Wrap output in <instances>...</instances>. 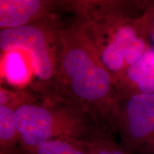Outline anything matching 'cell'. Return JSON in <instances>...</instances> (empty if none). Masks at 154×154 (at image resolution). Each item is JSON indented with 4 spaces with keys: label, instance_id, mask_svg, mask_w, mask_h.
Masks as SVG:
<instances>
[{
    "label": "cell",
    "instance_id": "obj_1",
    "mask_svg": "<svg viewBox=\"0 0 154 154\" xmlns=\"http://www.w3.org/2000/svg\"><path fill=\"white\" fill-rule=\"evenodd\" d=\"M47 94L74 102L85 109L102 130L109 134L115 131L112 77L79 17L61 28L57 74Z\"/></svg>",
    "mask_w": 154,
    "mask_h": 154
},
{
    "label": "cell",
    "instance_id": "obj_13",
    "mask_svg": "<svg viewBox=\"0 0 154 154\" xmlns=\"http://www.w3.org/2000/svg\"><path fill=\"white\" fill-rule=\"evenodd\" d=\"M143 17L151 42L154 44V1H150L143 13Z\"/></svg>",
    "mask_w": 154,
    "mask_h": 154
},
{
    "label": "cell",
    "instance_id": "obj_7",
    "mask_svg": "<svg viewBox=\"0 0 154 154\" xmlns=\"http://www.w3.org/2000/svg\"><path fill=\"white\" fill-rule=\"evenodd\" d=\"M116 96L154 94V48L126 71L115 87Z\"/></svg>",
    "mask_w": 154,
    "mask_h": 154
},
{
    "label": "cell",
    "instance_id": "obj_10",
    "mask_svg": "<svg viewBox=\"0 0 154 154\" xmlns=\"http://www.w3.org/2000/svg\"><path fill=\"white\" fill-rule=\"evenodd\" d=\"M14 154H91L89 142L85 140L57 139L30 150L19 148Z\"/></svg>",
    "mask_w": 154,
    "mask_h": 154
},
{
    "label": "cell",
    "instance_id": "obj_11",
    "mask_svg": "<svg viewBox=\"0 0 154 154\" xmlns=\"http://www.w3.org/2000/svg\"><path fill=\"white\" fill-rule=\"evenodd\" d=\"M88 142L91 154H134L112 139L109 134L97 135Z\"/></svg>",
    "mask_w": 154,
    "mask_h": 154
},
{
    "label": "cell",
    "instance_id": "obj_5",
    "mask_svg": "<svg viewBox=\"0 0 154 154\" xmlns=\"http://www.w3.org/2000/svg\"><path fill=\"white\" fill-rule=\"evenodd\" d=\"M112 117L121 145L134 154H154V94L116 96Z\"/></svg>",
    "mask_w": 154,
    "mask_h": 154
},
{
    "label": "cell",
    "instance_id": "obj_8",
    "mask_svg": "<svg viewBox=\"0 0 154 154\" xmlns=\"http://www.w3.org/2000/svg\"><path fill=\"white\" fill-rule=\"evenodd\" d=\"M1 80L21 89L32 84L35 79L29 55L20 49L1 51Z\"/></svg>",
    "mask_w": 154,
    "mask_h": 154
},
{
    "label": "cell",
    "instance_id": "obj_2",
    "mask_svg": "<svg viewBox=\"0 0 154 154\" xmlns=\"http://www.w3.org/2000/svg\"><path fill=\"white\" fill-rule=\"evenodd\" d=\"M149 1H68L66 8L84 21L114 86L126 72V55L149 34L143 13Z\"/></svg>",
    "mask_w": 154,
    "mask_h": 154
},
{
    "label": "cell",
    "instance_id": "obj_6",
    "mask_svg": "<svg viewBox=\"0 0 154 154\" xmlns=\"http://www.w3.org/2000/svg\"><path fill=\"white\" fill-rule=\"evenodd\" d=\"M66 1L0 0V29H15L47 20Z\"/></svg>",
    "mask_w": 154,
    "mask_h": 154
},
{
    "label": "cell",
    "instance_id": "obj_3",
    "mask_svg": "<svg viewBox=\"0 0 154 154\" xmlns=\"http://www.w3.org/2000/svg\"><path fill=\"white\" fill-rule=\"evenodd\" d=\"M15 119L19 148L30 150L57 139L88 140L102 130L85 109L53 94L19 106Z\"/></svg>",
    "mask_w": 154,
    "mask_h": 154
},
{
    "label": "cell",
    "instance_id": "obj_9",
    "mask_svg": "<svg viewBox=\"0 0 154 154\" xmlns=\"http://www.w3.org/2000/svg\"><path fill=\"white\" fill-rule=\"evenodd\" d=\"M16 110L12 106H0V154H14L19 149Z\"/></svg>",
    "mask_w": 154,
    "mask_h": 154
},
{
    "label": "cell",
    "instance_id": "obj_4",
    "mask_svg": "<svg viewBox=\"0 0 154 154\" xmlns=\"http://www.w3.org/2000/svg\"><path fill=\"white\" fill-rule=\"evenodd\" d=\"M59 26L54 17L35 24L0 32L1 51L20 49L29 57L37 91L49 93L55 79L59 53Z\"/></svg>",
    "mask_w": 154,
    "mask_h": 154
},
{
    "label": "cell",
    "instance_id": "obj_12",
    "mask_svg": "<svg viewBox=\"0 0 154 154\" xmlns=\"http://www.w3.org/2000/svg\"><path fill=\"white\" fill-rule=\"evenodd\" d=\"M38 99V97L32 95L27 90L12 91L2 86L0 87V106H9L17 109L23 104L35 101Z\"/></svg>",
    "mask_w": 154,
    "mask_h": 154
}]
</instances>
